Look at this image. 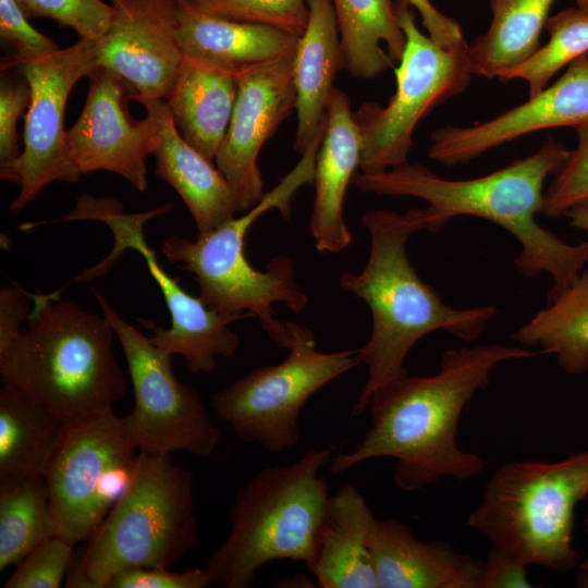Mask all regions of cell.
Returning a JSON list of instances; mask_svg holds the SVG:
<instances>
[{
    "instance_id": "obj_5",
    "label": "cell",
    "mask_w": 588,
    "mask_h": 588,
    "mask_svg": "<svg viewBox=\"0 0 588 588\" xmlns=\"http://www.w3.org/2000/svg\"><path fill=\"white\" fill-rule=\"evenodd\" d=\"M324 132L302 154L295 167L241 217L224 222L195 240L170 236L161 245L163 256L195 275L200 299L222 314L252 313L279 348L291 343L286 322L275 318L273 304L283 303L301 313L307 295L295 279L293 259L272 258L265 270L255 269L244 253L245 236L253 223L269 210L291 217V200L304 185L313 184L316 159Z\"/></svg>"
},
{
    "instance_id": "obj_3",
    "label": "cell",
    "mask_w": 588,
    "mask_h": 588,
    "mask_svg": "<svg viewBox=\"0 0 588 588\" xmlns=\"http://www.w3.org/2000/svg\"><path fill=\"white\" fill-rule=\"evenodd\" d=\"M362 224L370 238L366 266L340 277L341 289L368 305L372 321L368 341L357 348L367 379L352 408L354 416L368 409L376 390L407 375L405 359L426 334L442 330L473 342L499 313L492 305L454 308L420 279L406 252L409 237L425 230L420 208L403 215L370 210Z\"/></svg>"
},
{
    "instance_id": "obj_1",
    "label": "cell",
    "mask_w": 588,
    "mask_h": 588,
    "mask_svg": "<svg viewBox=\"0 0 588 588\" xmlns=\"http://www.w3.org/2000/svg\"><path fill=\"white\" fill-rule=\"evenodd\" d=\"M538 355L544 353L502 344L445 350L436 373H407L373 392L369 429L351 451L332 456L331 473L339 475L368 460L390 457L394 461L392 480L405 492L442 477L471 479L483 470L485 460L457 444L464 408L488 385L498 365Z\"/></svg>"
},
{
    "instance_id": "obj_34",
    "label": "cell",
    "mask_w": 588,
    "mask_h": 588,
    "mask_svg": "<svg viewBox=\"0 0 588 588\" xmlns=\"http://www.w3.org/2000/svg\"><path fill=\"white\" fill-rule=\"evenodd\" d=\"M575 130L577 146L544 192L542 213L548 218L565 217L568 210L588 199V123Z\"/></svg>"
},
{
    "instance_id": "obj_30",
    "label": "cell",
    "mask_w": 588,
    "mask_h": 588,
    "mask_svg": "<svg viewBox=\"0 0 588 588\" xmlns=\"http://www.w3.org/2000/svg\"><path fill=\"white\" fill-rule=\"evenodd\" d=\"M53 536L57 525L44 476L0 486V571L17 565Z\"/></svg>"
},
{
    "instance_id": "obj_18",
    "label": "cell",
    "mask_w": 588,
    "mask_h": 588,
    "mask_svg": "<svg viewBox=\"0 0 588 588\" xmlns=\"http://www.w3.org/2000/svg\"><path fill=\"white\" fill-rule=\"evenodd\" d=\"M588 123V53L540 93L486 122L443 126L431 133L428 155L445 167L465 164L528 133Z\"/></svg>"
},
{
    "instance_id": "obj_7",
    "label": "cell",
    "mask_w": 588,
    "mask_h": 588,
    "mask_svg": "<svg viewBox=\"0 0 588 588\" xmlns=\"http://www.w3.org/2000/svg\"><path fill=\"white\" fill-rule=\"evenodd\" d=\"M199 542L193 474L138 452L131 479L70 571L66 587L106 588L133 568H169Z\"/></svg>"
},
{
    "instance_id": "obj_37",
    "label": "cell",
    "mask_w": 588,
    "mask_h": 588,
    "mask_svg": "<svg viewBox=\"0 0 588 588\" xmlns=\"http://www.w3.org/2000/svg\"><path fill=\"white\" fill-rule=\"evenodd\" d=\"M30 91L27 83L2 73L0 84V166L16 160L22 151L17 143L16 124L28 108Z\"/></svg>"
},
{
    "instance_id": "obj_31",
    "label": "cell",
    "mask_w": 588,
    "mask_h": 588,
    "mask_svg": "<svg viewBox=\"0 0 588 588\" xmlns=\"http://www.w3.org/2000/svg\"><path fill=\"white\" fill-rule=\"evenodd\" d=\"M544 28L550 35L548 42L522 64L498 75L503 83L525 81L529 97L544 89L562 68L588 53V11L564 9L548 17Z\"/></svg>"
},
{
    "instance_id": "obj_21",
    "label": "cell",
    "mask_w": 588,
    "mask_h": 588,
    "mask_svg": "<svg viewBox=\"0 0 588 588\" xmlns=\"http://www.w3.org/2000/svg\"><path fill=\"white\" fill-rule=\"evenodd\" d=\"M151 110L159 123L155 151L156 174L171 185L183 199L197 229L206 234L237 212L233 192L213 161L188 144L176 127L173 114L163 99H135Z\"/></svg>"
},
{
    "instance_id": "obj_4",
    "label": "cell",
    "mask_w": 588,
    "mask_h": 588,
    "mask_svg": "<svg viewBox=\"0 0 588 588\" xmlns=\"http://www.w3.org/2000/svg\"><path fill=\"white\" fill-rule=\"evenodd\" d=\"M27 324L0 353L9 387L63 422L112 408L126 381L112 350L105 316L56 294H33Z\"/></svg>"
},
{
    "instance_id": "obj_29",
    "label": "cell",
    "mask_w": 588,
    "mask_h": 588,
    "mask_svg": "<svg viewBox=\"0 0 588 588\" xmlns=\"http://www.w3.org/2000/svg\"><path fill=\"white\" fill-rule=\"evenodd\" d=\"M524 346L539 345L544 354L556 356L559 366L569 375L588 369V271L548 306L538 311L514 334Z\"/></svg>"
},
{
    "instance_id": "obj_8",
    "label": "cell",
    "mask_w": 588,
    "mask_h": 588,
    "mask_svg": "<svg viewBox=\"0 0 588 588\" xmlns=\"http://www.w3.org/2000/svg\"><path fill=\"white\" fill-rule=\"evenodd\" d=\"M587 498L588 449L558 462H510L489 477L466 523L527 566L568 573L580 563L573 530Z\"/></svg>"
},
{
    "instance_id": "obj_35",
    "label": "cell",
    "mask_w": 588,
    "mask_h": 588,
    "mask_svg": "<svg viewBox=\"0 0 588 588\" xmlns=\"http://www.w3.org/2000/svg\"><path fill=\"white\" fill-rule=\"evenodd\" d=\"M74 546L59 536L42 541L15 565L3 588H59L71 567Z\"/></svg>"
},
{
    "instance_id": "obj_33",
    "label": "cell",
    "mask_w": 588,
    "mask_h": 588,
    "mask_svg": "<svg viewBox=\"0 0 588 588\" xmlns=\"http://www.w3.org/2000/svg\"><path fill=\"white\" fill-rule=\"evenodd\" d=\"M27 17H47L72 28L79 38L98 40L107 32L112 5L102 0H16Z\"/></svg>"
},
{
    "instance_id": "obj_44",
    "label": "cell",
    "mask_w": 588,
    "mask_h": 588,
    "mask_svg": "<svg viewBox=\"0 0 588 588\" xmlns=\"http://www.w3.org/2000/svg\"><path fill=\"white\" fill-rule=\"evenodd\" d=\"M584 525H585V531L586 534L588 535V514L586 515L585 519H584ZM578 569H583V571H587L588 569V554L587 556L579 563Z\"/></svg>"
},
{
    "instance_id": "obj_38",
    "label": "cell",
    "mask_w": 588,
    "mask_h": 588,
    "mask_svg": "<svg viewBox=\"0 0 588 588\" xmlns=\"http://www.w3.org/2000/svg\"><path fill=\"white\" fill-rule=\"evenodd\" d=\"M210 585L205 568L181 573L169 568H133L113 577L106 588H205Z\"/></svg>"
},
{
    "instance_id": "obj_11",
    "label": "cell",
    "mask_w": 588,
    "mask_h": 588,
    "mask_svg": "<svg viewBox=\"0 0 588 588\" xmlns=\"http://www.w3.org/2000/svg\"><path fill=\"white\" fill-rule=\"evenodd\" d=\"M291 343L280 364L256 368L215 392L210 405L247 443L270 453L294 448L299 417L309 397L359 363L357 350H317L311 329L286 322Z\"/></svg>"
},
{
    "instance_id": "obj_9",
    "label": "cell",
    "mask_w": 588,
    "mask_h": 588,
    "mask_svg": "<svg viewBox=\"0 0 588 588\" xmlns=\"http://www.w3.org/2000/svg\"><path fill=\"white\" fill-rule=\"evenodd\" d=\"M172 208L173 205L167 203L148 211L124 213L115 198L82 195L74 208L57 222L98 220L110 229L114 237L112 252L77 275L74 283H85L105 275L126 249L139 253L163 295L171 324L164 329L147 318H138V322L152 332L150 340L155 345L171 355H182L192 373L210 372L217 366L218 356L232 357L238 347L240 338L229 324L255 316L252 313L222 314L210 309L199 296L191 295L176 278L161 268L155 250L146 242L144 225Z\"/></svg>"
},
{
    "instance_id": "obj_42",
    "label": "cell",
    "mask_w": 588,
    "mask_h": 588,
    "mask_svg": "<svg viewBox=\"0 0 588 588\" xmlns=\"http://www.w3.org/2000/svg\"><path fill=\"white\" fill-rule=\"evenodd\" d=\"M565 217L572 228L588 231V199L568 210Z\"/></svg>"
},
{
    "instance_id": "obj_10",
    "label": "cell",
    "mask_w": 588,
    "mask_h": 588,
    "mask_svg": "<svg viewBox=\"0 0 588 588\" xmlns=\"http://www.w3.org/2000/svg\"><path fill=\"white\" fill-rule=\"evenodd\" d=\"M394 8L406 38L399 66L394 68L395 91L385 106L369 101L353 111L362 146L359 170L365 174L407 162L420 120L462 94L471 77L468 44L444 49L419 30L406 0H396Z\"/></svg>"
},
{
    "instance_id": "obj_32",
    "label": "cell",
    "mask_w": 588,
    "mask_h": 588,
    "mask_svg": "<svg viewBox=\"0 0 588 588\" xmlns=\"http://www.w3.org/2000/svg\"><path fill=\"white\" fill-rule=\"evenodd\" d=\"M205 14L265 25L299 37L308 21L307 0H183Z\"/></svg>"
},
{
    "instance_id": "obj_25",
    "label": "cell",
    "mask_w": 588,
    "mask_h": 588,
    "mask_svg": "<svg viewBox=\"0 0 588 588\" xmlns=\"http://www.w3.org/2000/svg\"><path fill=\"white\" fill-rule=\"evenodd\" d=\"M237 77L184 58L166 99L184 139L213 162L233 113Z\"/></svg>"
},
{
    "instance_id": "obj_13",
    "label": "cell",
    "mask_w": 588,
    "mask_h": 588,
    "mask_svg": "<svg viewBox=\"0 0 588 588\" xmlns=\"http://www.w3.org/2000/svg\"><path fill=\"white\" fill-rule=\"evenodd\" d=\"M91 291L127 364L134 407L122 421L132 442L138 451L151 454L184 451L210 455L219 443L220 431L198 392L175 377L173 355L121 318L99 292Z\"/></svg>"
},
{
    "instance_id": "obj_14",
    "label": "cell",
    "mask_w": 588,
    "mask_h": 588,
    "mask_svg": "<svg viewBox=\"0 0 588 588\" xmlns=\"http://www.w3.org/2000/svg\"><path fill=\"white\" fill-rule=\"evenodd\" d=\"M97 66V40L83 38L51 54L2 62L1 70L16 69L30 91L24 149L16 160L0 166V177L20 186L11 211L25 208L54 181H78L66 156L65 107L75 84Z\"/></svg>"
},
{
    "instance_id": "obj_28",
    "label": "cell",
    "mask_w": 588,
    "mask_h": 588,
    "mask_svg": "<svg viewBox=\"0 0 588 588\" xmlns=\"http://www.w3.org/2000/svg\"><path fill=\"white\" fill-rule=\"evenodd\" d=\"M554 0H489L492 20L468 45L471 75L487 78L515 68L540 47L539 39Z\"/></svg>"
},
{
    "instance_id": "obj_40",
    "label": "cell",
    "mask_w": 588,
    "mask_h": 588,
    "mask_svg": "<svg viewBox=\"0 0 588 588\" xmlns=\"http://www.w3.org/2000/svg\"><path fill=\"white\" fill-rule=\"evenodd\" d=\"M415 8L422 21L428 36L444 49H456L466 45L460 24L441 13L430 0H406Z\"/></svg>"
},
{
    "instance_id": "obj_39",
    "label": "cell",
    "mask_w": 588,
    "mask_h": 588,
    "mask_svg": "<svg viewBox=\"0 0 588 588\" xmlns=\"http://www.w3.org/2000/svg\"><path fill=\"white\" fill-rule=\"evenodd\" d=\"M527 565L513 555L491 547L483 560L479 588H530Z\"/></svg>"
},
{
    "instance_id": "obj_6",
    "label": "cell",
    "mask_w": 588,
    "mask_h": 588,
    "mask_svg": "<svg viewBox=\"0 0 588 588\" xmlns=\"http://www.w3.org/2000/svg\"><path fill=\"white\" fill-rule=\"evenodd\" d=\"M332 453L324 446L294 463L265 467L236 491L229 535L204 567L212 585L248 588L272 561L313 563L330 502L320 471Z\"/></svg>"
},
{
    "instance_id": "obj_43",
    "label": "cell",
    "mask_w": 588,
    "mask_h": 588,
    "mask_svg": "<svg viewBox=\"0 0 588 588\" xmlns=\"http://www.w3.org/2000/svg\"><path fill=\"white\" fill-rule=\"evenodd\" d=\"M574 584L577 588H588V569H578Z\"/></svg>"
},
{
    "instance_id": "obj_24",
    "label": "cell",
    "mask_w": 588,
    "mask_h": 588,
    "mask_svg": "<svg viewBox=\"0 0 588 588\" xmlns=\"http://www.w3.org/2000/svg\"><path fill=\"white\" fill-rule=\"evenodd\" d=\"M376 517L353 483L330 497L316 558L308 571L321 588H379L369 549Z\"/></svg>"
},
{
    "instance_id": "obj_41",
    "label": "cell",
    "mask_w": 588,
    "mask_h": 588,
    "mask_svg": "<svg viewBox=\"0 0 588 588\" xmlns=\"http://www.w3.org/2000/svg\"><path fill=\"white\" fill-rule=\"evenodd\" d=\"M32 309L24 291L19 286H5L0 291V353L4 352L22 331Z\"/></svg>"
},
{
    "instance_id": "obj_20",
    "label": "cell",
    "mask_w": 588,
    "mask_h": 588,
    "mask_svg": "<svg viewBox=\"0 0 588 588\" xmlns=\"http://www.w3.org/2000/svg\"><path fill=\"white\" fill-rule=\"evenodd\" d=\"M360 136L347 94L334 87L315 167L310 232L319 252L339 253L352 242L343 212L348 184L360 161Z\"/></svg>"
},
{
    "instance_id": "obj_27",
    "label": "cell",
    "mask_w": 588,
    "mask_h": 588,
    "mask_svg": "<svg viewBox=\"0 0 588 588\" xmlns=\"http://www.w3.org/2000/svg\"><path fill=\"white\" fill-rule=\"evenodd\" d=\"M64 424L17 391L0 390V486L44 476Z\"/></svg>"
},
{
    "instance_id": "obj_26",
    "label": "cell",
    "mask_w": 588,
    "mask_h": 588,
    "mask_svg": "<svg viewBox=\"0 0 588 588\" xmlns=\"http://www.w3.org/2000/svg\"><path fill=\"white\" fill-rule=\"evenodd\" d=\"M340 33L343 69L370 79L394 69L405 49L394 2L391 0H332Z\"/></svg>"
},
{
    "instance_id": "obj_23",
    "label": "cell",
    "mask_w": 588,
    "mask_h": 588,
    "mask_svg": "<svg viewBox=\"0 0 588 588\" xmlns=\"http://www.w3.org/2000/svg\"><path fill=\"white\" fill-rule=\"evenodd\" d=\"M308 21L293 56L297 130L294 150L303 154L326 128V111L338 72L343 69L332 0H307Z\"/></svg>"
},
{
    "instance_id": "obj_16",
    "label": "cell",
    "mask_w": 588,
    "mask_h": 588,
    "mask_svg": "<svg viewBox=\"0 0 588 588\" xmlns=\"http://www.w3.org/2000/svg\"><path fill=\"white\" fill-rule=\"evenodd\" d=\"M293 56L260 64L237 77L233 113L215 158L233 192L237 211L249 210L264 197L259 152L295 110Z\"/></svg>"
},
{
    "instance_id": "obj_36",
    "label": "cell",
    "mask_w": 588,
    "mask_h": 588,
    "mask_svg": "<svg viewBox=\"0 0 588 588\" xmlns=\"http://www.w3.org/2000/svg\"><path fill=\"white\" fill-rule=\"evenodd\" d=\"M16 0H0V36L13 48L10 60L51 54L60 47L34 28Z\"/></svg>"
},
{
    "instance_id": "obj_2",
    "label": "cell",
    "mask_w": 588,
    "mask_h": 588,
    "mask_svg": "<svg viewBox=\"0 0 588 588\" xmlns=\"http://www.w3.org/2000/svg\"><path fill=\"white\" fill-rule=\"evenodd\" d=\"M569 149L552 137L534 154L489 174L449 180L419 163L405 162L375 174L356 173L355 187L381 196H411L427 201L421 208L425 230L437 232L451 219L471 216L491 221L520 245L518 273L532 278L549 273L548 303L564 292L588 264V242L571 244L536 219L542 212L547 177L566 161Z\"/></svg>"
},
{
    "instance_id": "obj_45",
    "label": "cell",
    "mask_w": 588,
    "mask_h": 588,
    "mask_svg": "<svg viewBox=\"0 0 588 588\" xmlns=\"http://www.w3.org/2000/svg\"><path fill=\"white\" fill-rule=\"evenodd\" d=\"M577 8L588 11V0H575Z\"/></svg>"
},
{
    "instance_id": "obj_17",
    "label": "cell",
    "mask_w": 588,
    "mask_h": 588,
    "mask_svg": "<svg viewBox=\"0 0 588 588\" xmlns=\"http://www.w3.org/2000/svg\"><path fill=\"white\" fill-rule=\"evenodd\" d=\"M112 17L97 40L98 66L119 74L131 99H167L184 56L175 0H109Z\"/></svg>"
},
{
    "instance_id": "obj_12",
    "label": "cell",
    "mask_w": 588,
    "mask_h": 588,
    "mask_svg": "<svg viewBox=\"0 0 588 588\" xmlns=\"http://www.w3.org/2000/svg\"><path fill=\"white\" fill-rule=\"evenodd\" d=\"M138 452L112 408L64 424L44 475L57 536L89 539L127 486Z\"/></svg>"
},
{
    "instance_id": "obj_19",
    "label": "cell",
    "mask_w": 588,
    "mask_h": 588,
    "mask_svg": "<svg viewBox=\"0 0 588 588\" xmlns=\"http://www.w3.org/2000/svg\"><path fill=\"white\" fill-rule=\"evenodd\" d=\"M369 549L379 588H479L483 560L449 541H422L403 522L376 518Z\"/></svg>"
},
{
    "instance_id": "obj_15",
    "label": "cell",
    "mask_w": 588,
    "mask_h": 588,
    "mask_svg": "<svg viewBox=\"0 0 588 588\" xmlns=\"http://www.w3.org/2000/svg\"><path fill=\"white\" fill-rule=\"evenodd\" d=\"M89 87L76 122L66 130V156L72 172L115 173L136 191L148 186L146 160L155 154L159 139L156 114L135 120L128 110L133 89L115 72L97 66L88 76Z\"/></svg>"
},
{
    "instance_id": "obj_22",
    "label": "cell",
    "mask_w": 588,
    "mask_h": 588,
    "mask_svg": "<svg viewBox=\"0 0 588 588\" xmlns=\"http://www.w3.org/2000/svg\"><path fill=\"white\" fill-rule=\"evenodd\" d=\"M184 58L240 75L293 54L298 37L281 29L215 17L175 0Z\"/></svg>"
}]
</instances>
